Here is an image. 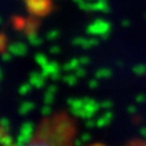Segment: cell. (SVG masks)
<instances>
[{"label": "cell", "mask_w": 146, "mask_h": 146, "mask_svg": "<svg viewBox=\"0 0 146 146\" xmlns=\"http://www.w3.org/2000/svg\"><path fill=\"white\" fill-rule=\"evenodd\" d=\"M77 121L65 110L40 119L31 139L23 146H74Z\"/></svg>", "instance_id": "6da1fadb"}, {"label": "cell", "mask_w": 146, "mask_h": 146, "mask_svg": "<svg viewBox=\"0 0 146 146\" xmlns=\"http://www.w3.org/2000/svg\"><path fill=\"white\" fill-rule=\"evenodd\" d=\"M125 146H146V140L143 139H135V140H131L129 141Z\"/></svg>", "instance_id": "7a4b0ae2"}]
</instances>
